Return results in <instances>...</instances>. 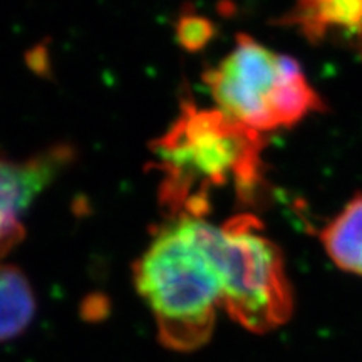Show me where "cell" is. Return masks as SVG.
I'll return each mask as SVG.
<instances>
[{
	"label": "cell",
	"instance_id": "6",
	"mask_svg": "<svg viewBox=\"0 0 362 362\" xmlns=\"http://www.w3.org/2000/svg\"><path fill=\"white\" fill-rule=\"evenodd\" d=\"M280 24L309 42L342 40L362 52V0H296Z\"/></svg>",
	"mask_w": 362,
	"mask_h": 362
},
{
	"label": "cell",
	"instance_id": "2",
	"mask_svg": "<svg viewBox=\"0 0 362 362\" xmlns=\"http://www.w3.org/2000/svg\"><path fill=\"white\" fill-rule=\"evenodd\" d=\"M134 284L166 349L192 352L210 341L221 305L220 282L183 218L158 232L136 262Z\"/></svg>",
	"mask_w": 362,
	"mask_h": 362
},
{
	"label": "cell",
	"instance_id": "9",
	"mask_svg": "<svg viewBox=\"0 0 362 362\" xmlns=\"http://www.w3.org/2000/svg\"><path fill=\"white\" fill-rule=\"evenodd\" d=\"M211 34H214V25L205 17L189 13V16L181 17L178 22L180 40L189 49L203 47Z\"/></svg>",
	"mask_w": 362,
	"mask_h": 362
},
{
	"label": "cell",
	"instance_id": "4",
	"mask_svg": "<svg viewBox=\"0 0 362 362\" xmlns=\"http://www.w3.org/2000/svg\"><path fill=\"white\" fill-rule=\"evenodd\" d=\"M205 83L216 110L260 134L292 128L325 107L296 59L245 34L206 72Z\"/></svg>",
	"mask_w": 362,
	"mask_h": 362
},
{
	"label": "cell",
	"instance_id": "1",
	"mask_svg": "<svg viewBox=\"0 0 362 362\" xmlns=\"http://www.w3.org/2000/svg\"><path fill=\"white\" fill-rule=\"evenodd\" d=\"M265 134L248 129L220 110L187 103L165 134L151 144L161 173L160 200L171 220L203 218L216 189L233 188L255 200L264 183Z\"/></svg>",
	"mask_w": 362,
	"mask_h": 362
},
{
	"label": "cell",
	"instance_id": "7",
	"mask_svg": "<svg viewBox=\"0 0 362 362\" xmlns=\"http://www.w3.org/2000/svg\"><path fill=\"white\" fill-rule=\"evenodd\" d=\"M320 243L339 270L362 277V193L322 226Z\"/></svg>",
	"mask_w": 362,
	"mask_h": 362
},
{
	"label": "cell",
	"instance_id": "5",
	"mask_svg": "<svg viewBox=\"0 0 362 362\" xmlns=\"http://www.w3.org/2000/svg\"><path fill=\"white\" fill-rule=\"evenodd\" d=\"M69 160V148H52L22 161L0 156V260L24 238L22 216Z\"/></svg>",
	"mask_w": 362,
	"mask_h": 362
},
{
	"label": "cell",
	"instance_id": "3",
	"mask_svg": "<svg viewBox=\"0 0 362 362\" xmlns=\"http://www.w3.org/2000/svg\"><path fill=\"white\" fill-rule=\"evenodd\" d=\"M183 220L214 265L221 307L235 322L252 334H267L291 320L293 291L282 250L255 216L238 215L223 225Z\"/></svg>",
	"mask_w": 362,
	"mask_h": 362
},
{
	"label": "cell",
	"instance_id": "8",
	"mask_svg": "<svg viewBox=\"0 0 362 362\" xmlns=\"http://www.w3.org/2000/svg\"><path fill=\"white\" fill-rule=\"evenodd\" d=\"M35 296L25 274L0 260V342L19 337L33 322Z\"/></svg>",
	"mask_w": 362,
	"mask_h": 362
}]
</instances>
